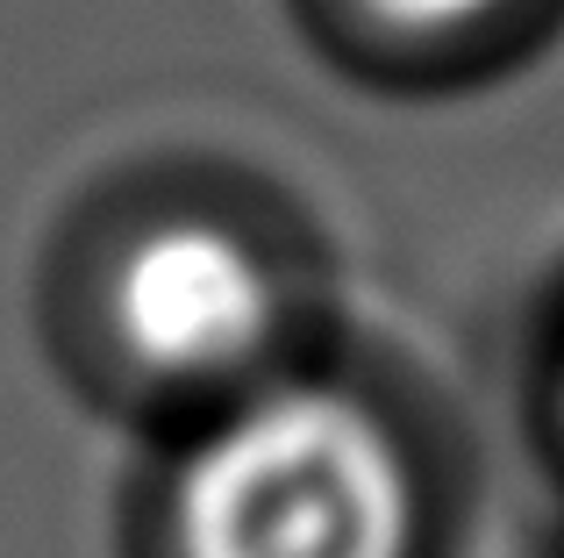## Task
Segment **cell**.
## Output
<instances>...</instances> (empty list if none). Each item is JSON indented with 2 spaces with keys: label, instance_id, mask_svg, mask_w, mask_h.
Masks as SVG:
<instances>
[{
  "label": "cell",
  "instance_id": "1",
  "mask_svg": "<svg viewBox=\"0 0 564 558\" xmlns=\"http://www.w3.org/2000/svg\"><path fill=\"white\" fill-rule=\"evenodd\" d=\"M422 487L400 430L336 379L229 394L172 473V558H414Z\"/></svg>",
  "mask_w": 564,
  "mask_h": 558
},
{
  "label": "cell",
  "instance_id": "3",
  "mask_svg": "<svg viewBox=\"0 0 564 558\" xmlns=\"http://www.w3.org/2000/svg\"><path fill=\"white\" fill-rule=\"evenodd\" d=\"M514 8L529 0H358V14L386 36H408V43H465L486 36L494 22H508Z\"/></svg>",
  "mask_w": 564,
  "mask_h": 558
},
{
  "label": "cell",
  "instance_id": "4",
  "mask_svg": "<svg viewBox=\"0 0 564 558\" xmlns=\"http://www.w3.org/2000/svg\"><path fill=\"white\" fill-rule=\"evenodd\" d=\"M557 422H564V358H557Z\"/></svg>",
  "mask_w": 564,
  "mask_h": 558
},
{
  "label": "cell",
  "instance_id": "2",
  "mask_svg": "<svg viewBox=\"0 0 564 558\" xmlns=\"http://www.w3.org/2000/svg\"><path fill=\"white\" fill-rule=\"evenodd\" d=\"M108 330L151 387L243 394L279 358L286 287L243 229L172 215L115 258Z\"/></svg>",
  "mask_w": 564,
  "mask_h": 558
}]
</instances>
